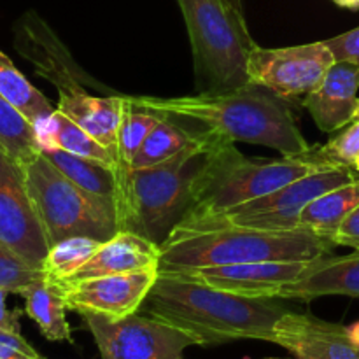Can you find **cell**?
Listing matches in <instances>:
<instances>
[{
	"mask_svg": "<svg viewBox=\"0 0 359 359\" xmlns=\"http://www.w3.org/2000/svg\"><path fill=\"white\" fill-rule=\"evenodd\" d=\"M128 97V95H126ZM135 107L158 116L196 123L205 132L230 142L272 147L283 156L311 149L293 114V104L256 84L224 91L160 98L153 95L128 97Z\"/></svg>",
	"mask_w": 359,
	"mask_h": 359,
	"instance_id": "obj_1",
	"label": "cell"
},
{
	"mask_svg": "<svg viewBox=\"0 0 359 359\" xmlns=\"http://www.w3.org/2000/svg\"><path fill=\"white\" fill-rule=\"evenodd\" d=\"M283 302V298L241 297L175 273L158 272L139 312L189 333L202 347L233 340L273 344L276 323L293 311Z\"/></svg>",
	"mask_w": 359,
	"mask_h": 359,
	"instance_id": "obj_2",
	"label": "cell"
},
{
	"mask_svg": "<svg viewBox=\"0 0 359 359\" xmlns=\"http://www.w3.org/2000/svg\"><path fill=\"white\" fill-rule=\"evenodd\" d=\"M216 135L200 130V140L177 156L153 167L126 168L118 174L119 231H133L161 242L182 219L191 202V184Z\"/></svg>",
	"mask_w": 359,
	"mask_h": 359,
	"instance_id": "obj_3",
	"label": "cell"
},
{
	"mask_svg": "<svg viewBox=\"0 0 359 359\" xmlns=\"http://www.w3.org/2000/svg\"><path fill=\"white\" fill-rule=\"evenodd\" d=\"M158 270L223 266L256 262H309L333 255V244L312 231L216 228L172 230L161 242Z\"/></svg>",
	"mask_w": 359,
	"mask_h": 359,
	"instance_id": "obj_4",
	"label": "cell"
},
{
	"mask_svg": "<svg viewBox=\"0 0 359 359\" xmlns=\"http://www.w3.org/2000/svg\"><path fill=\"white\" fill-rule=\"evenodd\" d=\"M318 170L323 168L304 154L249 158L235 147V142L216 135L193 179L191 202L182 219L233 209Z\"/></svg>",
	"mask_w": 359,
	"mask_h": 359,
	"instance_id": "obj_5",
	"label": "cell"
},
{
	"mask_svg": "<svg viewBox=\"0 0 359 359\" xmlns=\"http://www.w3.org/2000/svg\"><path fill=\"white\" fill-rule=\"evenodd\" d=\"M184 16L198 93L249 86L248 63L256 48L241 7L231 0H177Z\"/></svg>",
	"mask_w": 359,
	"mask_h": 359,
	"instance_id": "obj_6",
	"label": "cell"
},
{
	"mask_svg": "<svg viewBox=\"0 0 359 359\" xmlns=\"http://www.w3.org/2000/svg\"><path fill=\"white\" fill-rule=\"evenodd\" d=\"M21 168L49 248L77 235L107 242L119 231L116 207L74 184L42 153Z\"/></svg>",
	"mask_w": 359,
	"mask_h": 359,
	"instance_id": "obj_7",
	"label": "cell"
},
{
	"mask_svg": "<svg viewBox=\"0 0 359 359\" xmlns=\"http://www.w3.org/2000/svg\"><path fill=\"white\" fill-rule=\"evenodd\" d=\"M351 168H323L297 179L265 196L248 203L196 217L181 219L175 230H216V228H255V230H298L300 214L307 203L332 189L358 181Z\"/></svg>",
	"mask_w": 359,
	"mask_h": 359,
	"instance_id": "obj_8",
	"label": "cell"
},
{
	"mask_svg": "<svg viewBox=\"0 0 359 359\" xmlns=\"http://www.w3.org/2000/svg\"><path fill=\"white\" fill-rule=\"evenodd\" d=\"M14 46L20 55L35 67V72L58 90L56 111L63 112L84 128L100 97L84 90L81 84L84 72L77 69L70 53L48 23L39 14L27 13L16 25Z\"/></svg>",
	"mask_w": 359,
	"mask_h": 359,
	"instance_id": "obj_9",
	"label": "cell"
},
{
	"mask_svg": "<svg viewBox=\"0 0 359 359\" xmlns=\"http://www.w3.org/2000/svg\"><path fill=\"white\" fill-rule=\"evenodd\" d=\"M102 359H179L188 347L200 346L189 333L146 314L112 319L84 314Z\"/></svg>",
	"mask_w": 359,
	"mask_h": 359,
	"instance_id": "obj_10",
	"label": "cell"
},
{
	"mask_svg": "<svg viewBox=\"0 0 359 359\" xmlns=\"http://www.w3.org/2000/svg\"><path fill=\"white\" fill-rule=\"evenodd\" d=\"M335 63L325 41L291 48H256L248 63L249 84H256L291 104H304Z\"/></svg>",
	"mask_w": 359,
	"mask_h": 359,
	"instance_id": "obj_11",
	"label": "cell"
},
{
	"mask_svg": "<svg viewBox=\"0 0 359 359\" xmlns=\"http://www.w3.org/2000/svg\"><path fill=\"white\" fill-rule=\"evenodd\" d=\"M0 242L35 266L49 252L42 224L34 209L23 168L0 147Z\"/></svg>",
	"mask_w": 359,
	"mask_h": 359,
	"instance_id": "obj_12",
	"label": "cell"
},
{
	"mask_svg": "<svg viewBox=\"0 0 359 359\" xmlns=\"http://www.w3.org/2000/svg\"><path fill=\"white\" fill-rule=\"evenodd\" d=\"M156 279L158 269H153L93 279L67 280L56 286L62 291L69 311L81 316L95 314L118 321L140 311Z\"/></svg>",
	"mask_w": 359,
	"mask_h": 359,
	"instance_id": "obj_13",
	"label": "cell"
},
{
	"mask_svg": "<svg viewBox=\"0 0 359 359\" xmlns=\"http://www.w3.org/2000/svg\"><path fill=\"white\" fill-rule=\"evenodd\" d=\"M309 262H256L238 263L223 266H184V269L158 270L165 273H175L184 279L241 294L248 298H277L286 284L297 280Z\"/></svg>",
	"mask_w": 359,
	"mask_h": 359,
	"instance_id": "obj_14",
	"label": "cell"
},
{
	"mask_svg": "<svg viewBox=\"0 0 359 359\" xmlns=\"http://www.w3.org/2000/svg\"><path fill=\"white\" fill-rule=\"evenodd\" d=\"M273 344L293 359H359V347L351 340L347 326L309 312L284 314L273 328Z\"/></svg>",
	"mask_w": 359,
	"mask_h": 359,
	"instance_id": "obj_15",
	"label": "cell"
},
{
	"mask_svg": "<svg viewBox=\"0 0 359 359\" xmlns=\"http://www.w3.org/2000/svg\"><path fill=\"white\" fill-rule=\"evenodd\" d=\"M359 65L335 62L321 83L305 97L304 107L323 132H335L354 121L358 107Z\"/></svg>",
	"mask_w": 359,
	"mask_h": 359,
	"instance_id": "obj_16",
	"label": "cell"
},
{
	"mask_svg": "<svg viewBox=\"0 0 359 359\" xmlns=\"http://www.w3.org/2000/svg\"><path fill=\"white\" fill-rule=\"evenodd\" d=\"M160 244L133 231L121 230L111 241L104 242L98 251L67 280H83L102 276L153 270L160 266Z\"/></svg>",
	"mask_w": 359,
	"mask_h": 359,
	"instance_id": "obj_17",
	"label": "cell"
},
{
	"mask_svg": "<svg viewBox=\"0 0 359 359\" xmlns=\"http://www.w3.org/2000/svg\"><path fill=\"white\" fill-rule=\"evenodd\" d=\"M328 294L359 298V249L347 256H323L312 259L309 269L280 290L283 300L311 302Z\"/></svg>",
	"mask_w": 359,
	"mask_h": 359,
	"instance_id": "obj_18",
	"label": "cell"
},
{
	"mask_svg": "<svg viewBox=\"0 0 359 359\" xmlns=\"http://www.w3.org/2000/svg\"><path fill=\"white\" fill-rule=\"evenodd\" d=\"M34 128L41 151H65V153L76 154V156L97 160L116 168L118 172V160L114 154L63 112L55 109V112L48 119L37 123Z\"/></svg>",
	"mask_w": 359,
	"mask_h": 359,
	"instance_id": "obj_19",
	"label": "cell"
},
{
	"mask_svg": "<svg viewBox=\"0 0 359 359\" xmlns=\"http://www.w3.org/2000/svg\"><path fill=\"white\" fill-rule=\"evenodd\" d=\"M20 294L25 298V312L39 326L46 340L72 342V332L65 316L69 309L56 284L48 283L42 277L25 287Z\"/></svg>",
	"mask_w": 359,
	"mask_h": 359,
	"instance_id": "obj_20",
	"label": "cell"
},
{
	"mask_svg": "<svg viewBox=\"0 0 359 359\" xmlns=\"http://www.w3.org/2000/svg\"><path fill=\"white\" fill-rule=\"evenodd\" d=\"M63 175L84 191L105 200L116 207L118 196V172L109 165L90 158L76 156L60 149L41 151Z\"/></svg>",
	"mask_w": 359,
	"mask_h": 359,
	"instance_id": "obj_21",
	"label": "cell"
},
{
	"mask_svg": "<svg viewBox=\"0 0 359 359\" xmlns=\"http://www.w3.org/2000/svg\"><path fill=\"white\" fill-rule=\"evenodd\" d=\"M359 203V179L318 196L304 207L300 228L333 242V235L347 214Z\"/></svg>",
	"mask_w": 359,
	"mask_h": 359,
	"instance_id": "obj_22",
	"label": "cell"
},
{
	"mask_svg": "<svg viewBox=\"0 0 359 359\" xmlns=\"http://www.w3.org/2000/svg\"><path fill=\"white\" fill-rule=\"evenodd\" d=\"M200 140V132H193L181 123H174L168 116H161L137 153L132 167H153L163 163Z\"/></svg>",
	"mask_w": 359,
	"mask_h": 359,
	"instance_id": "obj_23",
	"label": "cell"
},
{
	"mask_svg": "<svg viewBox=\"0 0 359 359\" xmlns=\"http://www.w3.org/2000/svg\"><path fill=\"white\" fill-rule=\"evenodd\" d=\"M0 95L11 102L32 125L44 121L55 112L48 98L16 69L9 56L0 51Z\"/></svg>",
	"mask_w": 359,
	"mask_h": 359,
	"instance_id": "obj_24",
	"label": "cell"
},
{
	"mask_svg": "<svg viewBox=\"0 0 359 359\" xmlns=\"http://www.w3.org/2000/svg\"><path fill=\"white\" fill-rule=\"evenodd\" d=\"M104 244L91 237H69L65 241L56 242L49 248L48 256L42 262V273L48 283L58 284L69 279L77 272L95 252Z\"/></svg>",
	"mask_w": 359,
	"mask_h": 359,
	"instance_id": "obj_25",
	"label": "cell"
},
{
	"mask_svg": "<svg viewBox=\"0 0 359 359\" xmlns=\"http://www.w3.org/2000/svg\"><path fill=\"white\" fill-rule=\"evenodd\" d=\"M0 147L20 165L41 153L34 125L2 95H0Z\"/></svg>",
	"mask_w": 359,
	"mask_h": 359,
	"instance_id": "obj_26",
	"label": "cell"
},
{
	"mask_svg": "<svg viewBox=\"0 0 359 359\" xmlns=\"http://www.w3.org/2000/svg\"><path fill=\"white\" fill-rule=\"evenodd\" d=\"M160 118L161 116L154 112L135 107L125 95V107H123L121 125L118 132V174L126 168H132L144 140L160 121Z\"/></svg>",
	"mask_w": 359,
	"mask_h": 359,
	"instance_id": "obj_27",
	"label": "cell"
},
{
	"mask_svg": "<svg viewBox=\"0 0 359 359\" xmlns=\"http://www.w3.org/2000/svg\"><path fill=\"white\" fill-rule=\"evenodd\" d=\"M304 154L309 161L321 168H351L356 170L359 158V119L346 126L339 135L323 146H311Z\"/></svg>",
	"mask_w": 359,
	"mask_h": 359,
	"instance_id": "obj_28",
	"label": "cell"
},
{
	"mask_svg": "<svg viewBox=\"0 0 359 359\" xmlns=\"http://www.w3.org/2000/svg\"><path fill=\"white\" fill-rule=\"evenodd\" d=\"M41 266H35L0 242V287L7 293L20 294L25 287L42 279Z\"/></svg>",
	"mask_w": 359,
	"mask_h": 359,
	"instance_id": "obj_29",
	"label": "cell"
},
{
	"mask_svg": "<svg viewBox=\"0 0 359 359\" xmlns=\"http://www.w3.org/2000/svg\"><path fill=\"white\" fill-rule=\"evenodd\" d=\"M325 42L332 49L335 62H353L359 65V27L337 37L326 39Z\"/></svg>",
	"mask_w": 359,
	"mask_h": 359,
	"instance_id": "obj_30",
	"label": "cell"
},
{
	"mask_svg": "<svg viewBox=\"0 0 359 359\" xmlns=\"http://www.w3.org/2000/svg\"><path fill=\"white\" fill-rule=\"evenodd\" d=\"M333 244L359 249V203L340 223L339 230L333 235Z\"/></svg>",
	"mask_w": 359,
	"mask_h": 359,
	"instance_id": "obj_31",
	"label": "cell"
},
{
	"mask_svg": "<svg viewBox=\"0 0 359 359\" xmlns=\"http://www.w3.org/2000/svg\"><path fill=\"white\" fill-rule=\"evenodd\" d=\"M6 297H7V291L0 287V330L21 335V326H20V321H18V319H20V312L7 311Z\"/></svg>",
	"mask_w": 359,
	"mask_h": 359,
	"instance_id": "obj_32",
	"label": "cell"
},
{
	"mask_svg": "<svg viewBox=\"0 0 359 359\" xmlns=\"http://www.w3.org/2000/svg\"><path fill=\"white\" fill-rule=\"evenodd\" d=\"M347 333H349L351 340L359 347V321L354 323V325L347 326Z\"/></svg>",
	"mask_w": 359,
	"mask_h": 359,
	"instance_id": "obj_33",
	"label": "cell"
},
{
	"mask_svg": "<svg viewBox=\"0 0 359 359\" xmlns=\"http://www.w3.org/2000/svg\"><path fill=\"white\" fill-rule=\"evenodd\" d=\"M339 6L349 7V9H359V0H335Z\"/></svg>",
	"mask_w": 359,
	"mask_h": 359,
	"instance_id": "obj_34",
	"label": "cell"
},
{
	"mask_svg": "<svg viewBox=\"0 0 359 359\" xmlns=\"http://www.w3.org/2000/svg\"><path fill=\"white\" fill-rule=\"evenodd\" d=\"M354 119H359V100H358V107H356V114H354Z\"/></svg>",
	"mask_w": 359,
	"mask_h": 359,
	"instance_id": "obj_35",
	"label": "cell"
},
{
	"mask_svg": "<svg viewBox=\"0 0 359 359\" xmlns=\"http://www.w3.org/2000/svg\"><path fill=\"white\" fill-rule=\"evenodd\" d=\"M179 359H182V358H179ZM263 359H284V358H263ZM293 359V358H291Z\"/></svg>",
	"mask_w": 359,
	"mask_h": 359,
	"instance_id": "obj_36",
	"label": "cell"
},
{
	"mask_svg": "<svg viewBox=\"0 0 359 359\" xmlns=\"http://www.w3.org/2000/svg\"><path fill=\"white\" fill-rule=\"evenodd\" d=\"M356 172H359V158H358V161H356Z\"/></svg>",
	"mask_w": 359,
	"mask_h": 359,
	"instance_id": "obj_37",
	"label": "cell"
},
{
	"mask_svg": "<svg viewBox=\"0 0 359 359\" xmlns=\"http://www.w3.org/2000/svg\"><path fill=\"white\" fill-rule=\"evenodd\" d=\"M233 2H235V4H237V6H238V7H241V0H233Z\"/></svg>",
	"mask_w": 359,
	"mask_h": 359,
	"instance_id": "obj_38",
	"label": "cell"
}]
</instances>
